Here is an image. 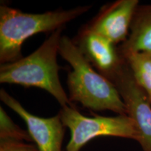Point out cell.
<instances>
[{
	"instance_id": "cell-1",
	"label": "cell",
	"mask_w": 151,
	"mask_h": 151,
	"mask_svg": "<svg viewBox=\"0 0 151 151\" xmlns=\"http://www.w3.org/2000/svg\"><path fill=\"white\" fill-rule=\"evenodd\" d=\"M59 54L72 67L68 74L69 99L92 111L109 110L127 115L125 106L113 82L94 69L72 39L62 36Z\"/></svg>"
},
{
	"instance_id": "cell-2",
	"label": "cell",
	"mask_w": 151,
	"mask_h": 151,
	"mask_svg": "<svg viewBox=\"0 0 151 151\" xmlns=\"http://www.w3.org/2000/svg\"><path fill=\"white\" fill-rule=\"evenodd\" d=\"M64 27L55 30L35 51L16 62L1 65L0 83L41 88L50 93L61 106L74 105L60 83L57 62Z\"/></svg>"
},
{
	"instance_id": "cell-3",
	"label": "cell",
	"mask_w": 151,
	"mask_h": 151,
	"mask_svg": "<svg viewBox=\"0 0 151 151\" xmlns=\"http://www.w3.org/2000/svg\"><path fill=\"white\" fill-rule=\"evenodd\" d=\"M91 8L84 6L64 10L57 9L43 14H27L5 5L0 6V62H16L23 58L22 43L39 33L53 32L64 27Z\"/></svg>"
},
{
	"instance_id": "cell-4",
	"label": "cell",
	"mask_w": 151,
	"mask_h": 151,
	"mask_svg": "<svg viewBox=\"0 0 151 151\" xmlns=\"http://www.w3.org/2000/svg\"><path fill=\"white\" fill-rule=\"evenodd\" d=\"M59 114L64 126L71 133L65 151H81L92 139L103 136L138 139L135 124L127 115L89 118L81 114L75 106H62Z\"/></svg>"
},
{
	"instance_id": "cell-5",
	"label": "cell",
	"mask_w": 151,
	"mask_h": 151,
	"mask_svg": "<svg viewBox=\"0 0 151 151\" xmlns=\"http://www.w3.org/2000/svg\"><path fill=\"white\" fill-rule=\"evenodd\" d=\"M109 80L118 89L127 115L135 124L137 141L143 151H151V103L146 92L136 82L124 58Z\"/></svg>"
},
{
	"instance_id": "cell-6",
	"label": "cell",
	"mask_w": 151,
	"mask_h": 151,
	"mask_svg": "<svg viewBox=\"0 0 151 151\" xmlns=\"http://www.w3.org/2000/svg\"><path fill=\"white\" fill-rule=\"evenodd\" d=\"M0 99L24 120L39 151H62L65 127L59 113L50 118L35 116L4 89L0 90Z\"/></svg>"
},
{
	"instance_id": "cell-7",
	"label": "cell",
	"mask_w": 151,
	"mask_h": 151,
	"mask_svg": "<svg viewBox=\"0 0 151 151\" xmlns=\"http://www.w3.org/2000/svg\"><path fill=\"white\" fill-rule=\"evenodd\" d=\"M139 4V0H118L106 4L86 26L115 45L122 44L129 36L132 20Z\"/></svg>"
},
{
	"instance_id": "cell-8",
	"label": "cell",
	"mask_w": 151,
	"mask_h": 151,
	"mask_svg": "<svg viewBox=\"0 0 151 151\" xmlns=\"http://www.w3.org/2000/svg\"><path fill=\"white\" fill-rule=\"evenodd\" d=\"M72 40L92 67L109 80L123 60L114 43L86 25Z\"/></svg>"
},
{
	"instance_id": "cell-9",
	"label": "cell",
	"mask_w": 151,
	"mask_h": 151,
	"mask_svg": "<svg viewBox=\"0 0 151 151\" xmlns=\"http://www.w3.org/2000/svg\"><path fill=\"white\" fill-rule=\"evenodd\" d=\"M122 55L151 52V4H139L132 20L127 40L118 47Z\"/></svg>"
},
{
	"instance_id": "cell-10",
	"label": "cell",
	"mask_w": 151,
	"mask_h": 151,
	"mask_svg": "<svg viewBox=\"0 0 151 151\" xmlns=\"http://www.w3.org/2000/svg\"><path fill=\"white\" fill-rule=\"evenodd\" d=\"M122 56L136 82L146 92L151 103V52H130Z\"/></svg>"
},
{
	"instance_id": "cell-11",
	"label": "cell",
	"mask_w": 151,
	"mask_h": 151,
	"mask_svg": "<svg viewBox=\"0 0 151 151\" xmlns=\"http://www.w3.org/2000/svg\"><path fill=\"white\" fill-rule=\"evenodd\" d=\"M0 140H13L32 142L29 132L13 121L6 112L0 106Z\"/></svg>"
},
{
	"instance_id": "cell-12",
	"label": "cell",
	"mask_w": 151,
	"mask_h": 151,
	"mask_svg": "<svg viewBox=\"0 0 151 151\" xmlns=\"http://www.w3.org/2000/svg\"><path fill=\"white\" fill-rule=\"evenodd\" d=\"M0 151H39L36 145L25 141L0 140Z\"/></svg>"
}]
</instances>
